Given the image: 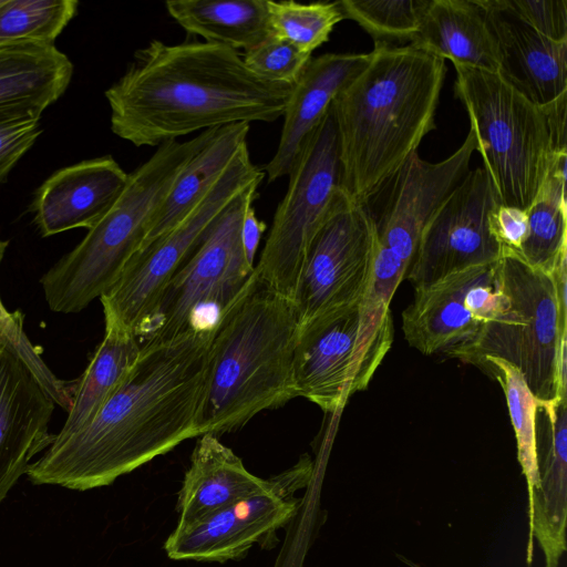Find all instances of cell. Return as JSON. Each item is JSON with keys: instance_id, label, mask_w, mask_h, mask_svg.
I'll use <instances>...</instances> for the list:
<instances>
[{"instance_id": "6da1fadb", "label": "cell", "mask_w": 567, "mask_h": 567, "mask_svg": "<svg viewBox=\"0 0 567 567\" xmlns=\"http://www.w3.org/2000/svg\"><path fill=\"white\" fill-rule=\"evenodd\" d=\"M212 331L143 343L134 367L91 423L52 441L30 464L29 481L75 491L107 486L196 437Z\"/></svg>"}, {"instance_id": "7a4b0ae2", "label": "cell", "mask_w": 567, "mask_h": 567, "mask_svg": "<svg viewBox=\"0 0 567 567\" xmlns=\"http://www.w3.org/2000/svg\"><path fill=\"white\" fill-rule=\"evenodd\" d=\"M292 86L257 76L226 45L154 39L135 51L105 97L116 136L136 147L159 146L198 131L274 122Z\"/></svg>"}, {"instance_id": "3957f363", "label": "cell", "mask_w": 567, "mask_h": 567, "mask_svg": "<svg viewBox=\"0 0 567 567\" xmlns=\"http://www.w3.org/2000/svg\"><path fill=\"white\" fill-rule=\"evenodd\" d=\"M445 60L374 42L367 65L334 97L341 187L365 205L435 128Z\"/></svg>"}, {"instance_id": "277c9868", "label": "cell", "mask_w": 567, "mask_h": 567, "mask_svg": "<svg viewBox=\"0 0 567 567\" xmlns=\"http://www.w3.org/2000/svg\"><path fill=\"white\" fill-rule=\"evenodd\" d=\"M299 328L290 299L252 277L212 331L195 419L197 436L244 426L296 398L292 359Z\"/></svg>"}, {"instance_id": "5b68a950", "label": "cell", "mask_w": 567, "mask_h": 567, "mask_svg": "<svg viewBox=\"0 0 567 567\" xmlns=\"http://www.w3.org/2000/svg\"><path fill=\"white\" fill-rule=\"evenodd\" d=\"M219 130L203 131L184 142L163 143L128 174L111 209L74 249L42 276L40 282L52 311L80 312L116 282L143 247L152 219L181 172Z\"/></svg>"}, {"instance_id": "8992f818", "label": "cell", "mask_w": 567, "mask_h": 567, "mask_svg": "<svg viewBox=\"0 0 567 567\" xmlns=\"http://www.w3.org/2000/svg\"><path fill=\"white\" fill-rule=\"evenodd\" d=\"M476 152L499 203L526 210L558 158L567 154V94L538 106L498 73L454 65Z\"/></svg>"}, {"instance_id": "52a82bcc", "label": "cell", "mask_w": 567, "mask_h": 567, "mask_svg": "<svg viewBox=\"0 0 567 567\" xmlns=\"http://www.w3.org/2000/svg\"><path fill=\"white\" fill-rule=\"evenodd\" d=\"M496 275L507 308L447 355L480 369L486 357L503 359L519 370L539 401L565 396L567 301L558 293L555 274L532 268L503 250Z\"/></svg>"}, {"instance_id": "ba28073f", "label": "cell", "mask_w": 567, "mask_h": 567, "mask_svg": "<svg viewBox=\"0 0 567 567\" xmlns=\"http://www.w3.org/2000/svg\"><path fill=\"white\" fill-rule=\"evenodd\" d=\"M261 183L247 187L223 213L161 293L136 336L143 343L210 331L255 272L241 244V223Z\"/></svg>"}, {"instance_id": "9c48e42d", "label": "cell", "mask_w": 567, "mask_h": 567, "mask_svg": "<svg viewBox=\"0 0 567 567\" xmlns=\"http://www.w3.org/2000/svg\"><path fill=\"white\" fill-rule=\"evenodd\" d=\"M390 309L362 300L300 324L292 359L295 396L324 412L368 388L393 342Z\"/></svg>"}, {"instance_id": "30bf717a", "label": "cell", "mask_w": 567, "mask_h": 567, "mask_svg": "<svg viewBox=\"0 0 567 567\" xmlns=\"http://www.w3.org/2000/svg\"><path fill=\"white\" fill-rule=\"evenodd\" d=\"M265 171L251 162L247 144L206 194L171 229L140 249L100 298L104 320L137 333L161 293L227 207Z\"/></svg>"}, {"instance_id": "8fae6325", "label": "cell", "mask_w": 567, "mask_h": 567, "mask_svg": "<svg viewBox=\"0 0 567 567\" xmlns=\"http://www.w3.org/2000/svg\"><path fill=\"white\" fill-rule=\"evenodd\" d=\"M255 271L260 281L292 299L306 252L329 216L348 196L341 187L336 123L329 111L289 173Z\"/></svg>"}, {"instance_id": "7c38bea8", "label": "cell", "mask_w": 567, "mask_h": 567, "mask_svg": "<svg viewBox=\"0 0 567 567\" xmlns=\"http://www.w3.org/2000/svg\"><path fill=\"white\" fill-rule=\"evenodd\" d=\"M313 473L308 455L282 473L267 478L260 491L187 525H176L164 549L174 560L225 563L244 557L254 545L274 546L277 532L297 514Z\"/></svg>"}, {"instance_id": "4fadbf2b", "label": "cell", "mask_w": 567, "mask_h": 567, "mask_svg": "<svg viewBox=\"0 0 567 567\" xmlns=\"http://www.w3.org/2000/svg\"><path fill=\"white\" fill-rule=\"evenodd\" d=\"M375 244L374 217L365 205L347 196L321 226L303 258L291 299L299 326L362 301Z\"/></svg>"}, {"instance_id": "5bb4252c", "label": "cell", "mask_w": 567, "mask_h": 567, "mask_svg": "<svg viewBox=\"0 0 567 567\" xmlns=\"http://www.w3.org/2000/svg\"><path fill=\"white\" fill-rule=\"evenodd\" d=\"M499 204L485 168L470 169L423 230L405 278L415 288L471 266L496 262L502 247L491 231L489 216Z\"/></svg>"}, {"instance_id": "9a60e30c", "label": "cell", "mask_w": 567, "mask_h": 567, "mask_svg": "<svg viewBox=\"0 0 567 567\" xmlns=\"http://www.w3.org/2000/svg\"><path fill=\"white\" fill-rule=\"evenodd\" d=\"M474 152L476 141L470 128L447 158L431 163L415 152L389 182L388 199L380 218L374 219L377 239L409 268L423 230L470 172Z\"/></svg>"}, {"instance_id": "2e32d148", "label": "cell", "mask_w": 567, "mask_h": 567, "mask_svg": "<svg viewBox=\"0 0 567 567\" xmlns=\"http://www.w3.org/2000/svg\"><path fill=\"white\" fill-rule=\"evenodd\" d=\"M55 402L14 347L0 334V503L31 460L54 437Z\"/></svg>"}, {"instance_id": "e0dca14e", "label": "cell", "mask_w": 567, "mask_h": 567, "mask_svg": "<svg viewBox=\"0 0 567 567\" xmlns=\"http://www.w3.org/2000/svg\"><path fill=\"white\" fill-rule=\"evenodd\" d=\"M567 398L539 401L535 416L537 482L528 497L529 533L526 560L533 561L534 539L545 567H558L565 554L567 524Z\"/></svg>"}, {"instance_id": "ac0fdd59", "label": "cell", "mask_w": 567, "mask_h": 567, "mask_svg": "<svg viewBox=\"0 0 567 567\" xmlns=\"http://www.w3.org/2000/svg\"><path fill=\"white\" fill-rule=\"evenodd\" d=\"M127 177L111 155L56 171L32 203L39 231L48 237L79 227L91 229L117 200Z\"/></svg>"}, {"instance_id": "d6986e66", "label": "cell", "mask_w": 567, "mask_h": 567, "mask_svg": "<svg viewBox=\"0 0 567 567\" xmlns=\"http://www.w3.org/2000/svg\"><path fill=\"white\" fill-rule=\"evenodd\" d=\"M368 61L369 53H326L309 60L287 102L277 151L264 168L269 183L289 175L334 97Z\"/></svg>"}, {"instance_id": "ffe728a7", "label": "cell", "mask_w": 567, "mask_h": 567, "mask_svg": "<svg viewBox=\"0 0 567 567\" xmlns=\"http://www.w3.org/2000/svg\"><path fill=\"white\" fill-rule=\"evenodd\" d=\"M493 264L471 266L415 287L412 302L402 312L408 343L426 355H447L470 342L482 324L474 318L466 295Z\"/></svg>"}, {"instance_id": "44dd1931", "label": "cell", "mask_w": 567, "mask_h": 567, "mask_svg": "<svg viewBox=\"0 0 567 567\" xmlns=\"http://www.w3.org/2000/svg\"><path fill=\"white\" fill-rule=\"evenodd\" d=\"M483 3L497 39L498 74L538 106L567 94V42L543 37L492 0Z\"/></svg>"}, {"instance_id": "7402d4cb", "label": "cell", "mask_w": 567, "mask_h": 567, "mask_svg": "<svg viewBox=\"0 0 567 567\" xmlns=\"http://www.w3.org/2000/svg\"><path fill=\"white\" fill-rule=\"evenodd\" d=\"M410 44L454 65L499 70L497 39L483 0H429Z\"/></svg>"}, {"instance_id": "603a6c76", "label": "cell", "mask_w": 567, "mask_h": 567, "mask_svg": "<svg viewBox=\"0 0 567 567\" xmlns=\"http://www.w3.org/2000/svg\"><path fill=\"white\" fill-rule=\"evenodd\" d=\"M266 484L267 480L250 473L217 435H199L178 492L177 525L203 519L260 491Z\"/></svg>"}, {"instance_id": "cb8c5ba5", "label": "cell", "mask_w": 567, "mask_h": 567, "mask_svg": "<svg viewBox=\"0 0 567 567\" xmlns=\"http://www.w3.org/2000/svg\"><path fill=\"white\" fill-rule=\"evenodd\" d=\"M142 344L134 331L105 320L103 340L75 381L68 417L53 441L63 440L91 423L130 373Z\"/></svg>"}, {"instance_id": "d4e9b609", "label": "cell", "mask_w": 567, "mask_h": 567, "mask_svg": "<svg viewBox=\"0 0 567 567\" xmlns=\"http://www.w3.org/2000/svg\"><path fill=\"white\" fill-rule=\"evenodd\" d=\"M73 64L55 45L0 48V109L43 113L66 90Z\"/></svg>"}, {"instance_id": "484cf974", "label": "cell", "mask_w": 567, "mask_h": 567, "mask_svg": "<svg viewBox=\"0 0 567 567\" xmlns=\"http://www.w3.org/2000/svg\"><path fill=\"white\" fill-rule=\"evenodd\" d=\"M168 14L189 34L247 51L270 34L267 0H169Z\"/></svg>"}, {"instance_id": "4316f807", "label": "cell", "mask_w": 567, "mask_h": 567, "mask_svg": "<svg viewBox=\"0 0 567 567\" xmlns=\"http://www.w3.org/2000/svg\"><path fill=\"white\" fill-rule=\"evenodd\" d=\"M249 130L248 123L223 126L215 138L192 158L154 215L143 247L176 225L206 194L247 144Z\"/></svg>"}, {"instance_id": "83f0119b", "label": "cell", "mask_w": 567, "mask_h": 567, "mask_svg": "<svg viewBox=\"0 0 567 567\" xmlns=\"http://www.w3.org/2000/svg\"><path fill=\"white\" fill-rule=\"evenodd\" d=\"M566 161L567 154L558 158L526 209L527 235L516 254L532 268L550 275L567 260Z\"/></svg>"}, {"instance_id": "f1b7e54d", "label": "cell", "mask_w": 567, "mask_h": 567, "mask_svg": "<svg viewBox=\"0 0 567 567\" xmlns=\"http://www.w3.org/2000/svg\"><path fill=\"white\" fill-rule=\"evenodd\" d=\"M78 6L74 0H0V48L54 45Z\"/></svg>"}, {"instance_id": "f546056e", "label": "cell", "mask_w": 567, "mask_h": 567, "mask_svg": "<svg viewBox=\"0 0 567 567\" xmlns=\"http://www.w3.org/2000/svg\"><path fill=\"white\" fill-rule=\"evenodd\" d=\"M481 370L494 377L504 391L517 441V458L529 497L537 482L535 416L539 400L532 393L519 370L507 361L486 357Z\"/></svg>"}, {"instance_id": "4dcf8cb0", "label": "cell", "mask_w": 567, "mask_h": 567, "mask_svg": "<svg viewBox=\"0 0 567 567\" xmlns=\"http://www.w3.org/2000/svg\"><path fill=\"white\" fill-rule=\"evenodd\" d=\"M267 7L270 34L310 55L329 40L336 24L344 19L339 1L267 0Z\"/></svg>"}, {"instance_id": "1f68e13d", "label": "cell", "mask_w": 567, "mask_h": 567, "mask_svg": "<svg viewBox=\"0 0 567 567\" xmlns=\"http://www.w3.org/2000/svg\"><path fill=\"white\" fill-rule=\"evenodd\" d=\"M429 0H341L344 19L355 21L374 40L411 42L419 31Z\"/></svg>"}, {"instance_id": "d6a6232c", "label": "cell", "mask_w": 567, "mask_h": 567, "mask_svg": "<svg viewBox=\"0 0 567 567\" xmlns=\"http://www.w3.org/2000/svg\"><path fill=\"white\" fill-rule=\"evenodd\" d=\"M310 59V54L271 34L243 55L246 66L257 76L289 85H295Z\"/></svg>"}, {"instance_id": "836d02e7", "label": "cell", "mask_w": 567, "mask_h": 567, "mask_svg": "<svg viewBox=\"0 0 567 567\" xmlns=\"http://www.w3.org/2000/svg\"><path fill=\"white\" fill-rule=\"evenodd\" d=\"M41 115L25 107L0 109V185L40 136Z\"/></svg>"}, {"instance_id": "e575fe53", "label": "cell", "mask_w": 567, "mask_h": 567, "mask_svg": "<svg viewBox=\"0 0 567 567\" xmlns=\"http://www.w3.org/2000/svg\"><path fill=\"white\" fill-rule=\"evenodd\" d=\"M493 4L537 33L555 42H567L566 0H492Z\"/></svg>"}, {"instance_id": "d590c367", "label": "cell", "mask_w": 567, "mask_h": 567, "mask_svg": "<svg viewBox=\"0 0 567 567\" xmlns=\"http://www.w3.org/2000/svg\"><path fill=\"white\" fill-rule=\"evenodd\" d=\"M489 227L502 251L517 254L527 235L526 210L499 204L489 216Z\"/></svg>"}, {"instance_id": "8d00e7d4", "label": "cell", "mask_w": 567, "mask_h": 567, "mask_svg": "<svg viewBox=\"0 0 567 567\" xmlns=\"http://www.w3.org/2000/svg\"><path fill=\"white\" fill-rule=\"evenodd\" d=\"M265 230L266 224L257 218L255 208L251 205L244 215L240 237L246 257L252 265H255L256 252Z\"/></svg>"}, {"instance_id": "74e56055", "label": "cell", "mask_w": 567, "mask_h": 567, "mask_svg": "<svg viewBox=\"0 0 567 567\" xmlns=\"http://www.w3.org/2000/svg\"><path fill=\"white\" fill-rule=\"evenodd\" d=\"M9 241L0 239V264L3 258L4 251L8 247ZM11 317V312H9L3 306L0 298V326H2L9 318Z\"/></svg>"}, {"instance_id": "f35d334b", "label": "cell", "mask_w": 567, "mask_h": 567, "mask_svg": "<svg viewBox=\"0 0 567 567\" xmlns=\"http://www.w3.org/2000/svg\"><path fill=\"white\" fill-rule=\"evenodd\" d=\"M398 558L403 563L405 564L408 567H422L421 565L414 563L413 560H411L410 558H406L402 555H398Z\"/></svg>"}]
</instances>
